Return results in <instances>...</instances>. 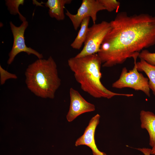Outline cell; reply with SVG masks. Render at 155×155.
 Returning a JSON list of instances; mask_svg holds the SVG:
<instances>
[{
    "label": "cell",
    "mask_w": 155,
    "mask_h": 155,
    "mask_svg": "<svg viewBox=\"0 0 155 155\" xmlns=\"http://www.w3.org/2000/svg\"><path fill=\"white\" fill-rule=\"evenodd\" d=\"M5 5L7 7L10 13L13 15L18 14L20 20L22 22L26 20V18L20 13L19 10V7L20 5H23L24 0H6Z\"/></svg>",
    "instance_id": "5bb4252c"
},
{
    "label": "cell",
    "mask_w": 155,
    "mask_h": 155,
    "mask_svg": "<svg viewBox=\"0 0 155 155\" xmlns=\"http://www.w3.org/2000/svg\"><path fill=\"white\" fill-rule=\"evenodd\" d=\"M104 10V7L99 0H83L76 14H72L67 10L65 14L71 21L74 30H77L86 18H91L93 24H96L97 13Z\"/></svg>",
    "instance_id": "52a82bcc"
},
{
    "label": "cell",
    "mask_w": 155,
    "mask_h": 155,
    "mask_svg": "<svg viewBox=\"0 0 155 155\" xmlns=\"http://www.w3.org/2000/svg\"><path fill=\"white\" fill-rule=\"evenodd\" d=\"M111 28L110 22L106 21L93 24L89 27L84 46L80 52L75 57L79 58L97 53Z\"/></svg>",
    "instance_id": "5b68a950"
},
{
    "label": "cell",
    "mask_w": 155,
    "mask_h": 155,
    "mask_svg": "<svg viewBox=\"0 0 155 155\" xmlns=\"http://www.w3.org/2000/svg\"><path fill=\"white\" fill-rule=\"evenodd\" d=\"M71 0H48L45 3V6L49 8L48 13L50 16L58 21L64 19L65 5L70 4Z\"/></svg>",
    "instance_id": "8fae6325"
},
{
    "label": "cell",
    "mask_w": 155,
    "mask_h": 155,
    "mask_svg": "<svg viewBox=\"0 0 155 155\" xmlns=\"http://www.w3.org/2000/svg\"><path fill=\"white\" fill-rule=\"evenodd\" d=\"M151 154L154 155L155 154V145L151 149Z\"/></svg>",
    "instance_id": "d6986e66"
},
{
    "label": "cell",
    "mask_w": 155,
    "mask_h": 155,
    "mask_svg": "<svg viewBox=\"0 0 155 155\" xmlns=\"http://www.w3.org/2000/svg\"><path fill=\"white\" fill-rule=\"evenodd\" d=\"M104 7L105 10L108 12H112L119 8L120 2L116 0H99Z\"/></svg>",
    "instance_id": "9a60e30c"
},
{
    "label": "cell",
    "mask_w": 155,
    "mask_h": 155,
    "mask_svg": "<svg viewBox=\"0 0 155 155\" xmlns=\"http://www.w3.org/2000/svg\"><path fill=\"white\" fill-rule=\"evenodd\" d=\"M136 149L142 152L144 155H151V149L148 148H137Z\"/></svg>",
    "instance_id": "ac0fdd59"
},
{
    "label": "cell",
    "mask_w": 155,
    "mask_h": 155,
    "mask_svg": "<svg viewBox=\"0 0 155 155\" xmlns=\"http://www.w3.org/2000/svg\"><path fill=\"white\" fill-rule=\"evenodd\" d=\"M141 127L148 131L149 136V145H155V114L153 112L142 110L140 113Z\"/></svg>",
    "instance_id": "30bf717a"
},
{
    "label": "cell",
    "mask_w": 155,
    "mask_h": 155,
    "mask_svg": "<svg viewBox=\"0 0 155 155\" xmlns=\"http://www.w3.org/2000/svg\"><path fill=\"white\" fill-rule=\"evenodd\" d=\"M25 83L35 95L44 98L55 97L61 84L56 63L51 56L38 59L30 64L25 72Z\"/></svg>",
    "instance_id": "3957f363"
},
{
    "label": "cell",
    "mask_w": 155,
    "mask_h": 155,
    "mask_svg": "<svg viewBox=\"0 0 155 155\" xmlns=\"http://www.w3.org/2000/svg\"><path fill=\"white\" fill-rule=\"evenodd\" d=\"M154 155H155V154H154Z\"/></svg>",
    "instance_id": "44dd1931"
},
{
    "label": "cell",
    "mask_w": 155,
    "mask_h": 155,
    "mask_svg": "<svg viewBox=\"0 0 155 155\" xmlns=\"http://www.w3.org/2000/svg\"><path fill=\"white\" fill-rule=\"evenodd\" d=\"M138 57L149 64L155 65V53H151L148 50H143L140 53Z\"/></svg>",
    "instance_id": "2e32d148"
},
{
    "label": "cell",
    "mask_w": 155,
    "mask_h": 155,
    "mask_svg": "<svg viewBox=\"0 0 155 155\" xmlns=\"http://www.w3.org/2000/svg\"><path fill=\"white\" fill-rule=\"evenodd\" d=\"M136 65L138 71L144 72L148 76L149 87L155 96V65L149 64L142 59H140Z\"/></svg>",
    "instance_id": "7c38bea8"
},
{
    "label": "cell",
    "mask_w": 155,
    "mask_h": 155,
    "mask_svg": "<svg viewBox=\"0 0 155 155\" xmlns=\"http://www.w3.org/2000/svg\"><path fill=\"white\" fill-rule=\"evenodd\" d=\"M110 22L111 29L97 53L103 67H112L129 58H137L144 49L155 45V16H129L121 12Z\"/></svg>",
    "instance_id": "6da1fadb"
},
{
    "label": "cell",
    "mask_w": 155,
    "mask_h": 155,
    "mask_svg": "<svg viewBox=\"0 0 155 155\" xmlns=\"http://www.w3.org/2000/svg\"><path fill=\"white\" fill-rule=\"evenodd\" d=\"M90 17L84 19L82 22L77 35L70 46L73 49L79 50L86 40L88 30Z\"/></svg>",
    "instance_id": "4fadbf2b"
},
{
    "label": "cell",
    "mask_w": 155,
    "mask_h": 155,
    "mask_svg": "<svg viewBox=\"0 0 155 155\" xmlns=\"http://www.w3.org/2000/svg\"><path fill=\"white\" fill-rule=\"evenodd\" d=\"M0 74L1 85L3 84L5 81L9 79H16L17 78V77L16 75L9 72L3 68L1 65L0 66Z\"/></svg>",
    "instance_id": "e0dca14e"
},
{
    "label": "cell",
    "mask_w": 155,
    "mask_h": 155,
    "mask_svg": "<svg viewBox=\"0 0 155 155\" xmlns=\"http://www.w3.org/2000/svg\"><path fill=\"white\" fill-rule=\"evenodd\" d=\"M102 63L97 53L79 58L74 57L68 60V66L81 89L92 97L110 99L117 96H133L132 94L113 92L103 85L101 81Z\"/></svg>",
    "instance_id": "7a4b0ae2"
},
{
    "label": "cell",
    "mask_w": 155,
    "mask_h": 155,
    "mask_svg": "<svg viewBox=\"0 0 155 155\" xmlns=\"http://www.w3.org/2000/svg\"><path fill=\"white\" fill-rule=\"evenodd\" d=\"M137 59H133L134 66L132 69L128 71L126 67L122 69L119 79L112 84V87L120 89L129 88L136 91H141L150 97V94L149 79L144 77L142 73L139 72L136 65Z\"/></svg>",
    "instance_id": "277c9868"
},
{
    "label": "cell",
    "mask_w": 155,
    "mask_h": 155,
    "mask_svg": "<svg viewBox=\"0 0 155 155\" xmlns=\"http://www.w3.org/2000/svg\"><path fill=\"white\" fill-rule=\"evenodd\" d=\"M69 95V108L66 116L69 122H71L83 113L95 111L94 105L86 100L77 90L70 88Z\"/></svg>",
    "instance_id": "ba28073f"
},
{
    "label": "cell",
    "mask_w": 155,
    "mask_h": 155,
    "mask_svg": "<svg viewBox=\"0 0 155 155\" xmlns=\"http://www.w3.org/2000/svg\"><path fill=\"white\" fill-rule=\"evenodd\" d=\"M100 118L99 114H97L92 118L83 135L75 141V145L76 146L82 145L88 146L91 149L93 155H107L98 149L95 142V132L99 123Z\"/></svg>",
    "instance_id": "9c48e42d"
},
{
    "label": "cell",
    "mask_w": 155,
    "mask_h": 155,
    "mask_svg": "<svg viewBox=\"0 0 155 155\" xmlns=\"http://www.w3.org/2000/svg\"><path fill=\"white\" fill-rule=\"evenodd\" d=\"M137 155H141L140 154H137Z\"/></svg>",
    "instance_id": "ffe728a7"
},
{
    "label": "cell",
    "mask_w": 155,
    "mask_h": 155,
    "mask_svg": "<svg viewBox=\"0 0 155 155\" xmlns=\"http://www.w3.org/2000/svg\"><path fill=\"white\" fill-rule=\"evenodd\" d=\"M10 26L13 36V41L11 50L9 54V58L7 63L11 64L16 56L19 53L24 52L28 55H34L38 59L43 58L42 54L39 53L30 47H28L25 43L24 34L25 30L28 26L27 20L22 22L19 26H16L11 22H9Z\"/></svg>",
    "instance_id": "8992f818"
}]
</instances>
